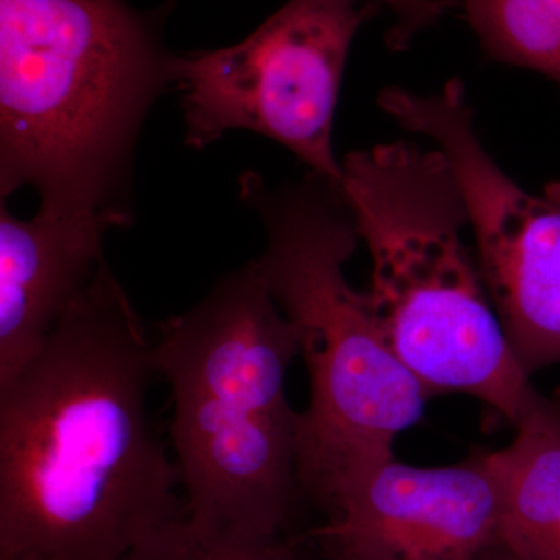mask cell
Returning <instances> with one entry per match:
<instances>
[{"mask_svg": "<svg viewBox=\"0 0 560 560\" xmlns=\"http://www.w3.org/2000/svg\"><path fill=\"white\" fill-rule=\"evenodd\" d=\"M375 7L389 11L393 24L385 33L386 46L390 50L408 49L419 33L429 31L438 24L442 14L453 7L460 5V0H366Z\"/></svg>", "mask_w": 560, "mask_h": 560, "instance_id": "4fadbf2b", "label": "cell"}, {"mask_svg": "<svg viewBox=\"0 0 560 560\" xmlns=\"http://www.w3.org/2000/svg\"><path fill=\"white\" fill-rule=\"evenodd\" d=\"M359 2L289 0L242 43L176 57L187 145L201 150L226 131L248 130L341 184L338 92L352 40L377 9Z\"/></svg>", "mask_w": 560, "mask_h": 560, "instance_id": "8992f818", "label": "cell"}, {"mask_svg": "<svg viewBox=\"0 0 560 560\" xmlns=\"http://www.w3.org/2000/svg\"><path fill=\"white\" fill-rule=\"evenodd\" d=\"M120 560H324L307 533L265 537L195 525L186 515L139 541Z\"/></svg>", "mask_w": 560, "mask_h": 560, "instance_id": "7c38bea8", "label": "cell"}, {"mask_svg": "<svg viewBox=\"0 0 560 560\" xmlns=\"http://www.w3.org/2000/svg\"><path fill=\"white\" fill-rule=\"evenodd\" d=\"M241 197L264 221L257 261L300 334L311 401L298 427V477L324 508L346 482L394 458L397 434L422 418L430 396L389 348L368 293L346 279L360 234L341 184L311 172L271 189L245 173Z\"/></svg>", "mask_w": 560, "mask_h": 560, "instance_id": "277c9868", "label": "cell"}, {"mask_svg": "<svg viewBox=\"0 0 560 560\" xmlns=\"http://www.w3.org/2000/svg\"><path fill=\"white\" fill-rule=\"evenodd\" d=\"M151 374L153 342L105 261L0 385V560H120L186 515Z\"/></svg>", "mask_w": 560, "mask_h": 560, "instance_id": "6da1fadb", "label": "cell"}, {"mask_svg": "<svg viewBox=\"0 0 560 560\" xmlns=\"http://www.w3.org/2000/svg\"><path fill=\"white\" fill-rule=\"evenodd\" d=\"M394 119L447 158L486 290L523 370L530 375L560 363V180L530 195L501 171L482 145L459 79L433 94L405 92Z\"/></svg>", "mask_w": 560, "mask_h": 560, "instance_id": "52a82bcc", "label": "cell"}, {"mask_svg": "<svg viewBox=\"0 0 560 560\" xmlns=\"http://www.w3.org/2000/svg\"><path fill=\"white\" fill-rule=\"evenodd\" d=\"M130 223L40 212L20 220L0 200V385L38 352L105 264L106 232Z\"/></svg>", "mask_w": 560, "mask_h": 560, "instance_id": "9c48e42d", "label": "cell"}, {"mask_svg": "<svg viewBox=\"0 0 560 560\" xmlns=\"http://www.w3.org/2000/svg\"><path fill=\"white\" fill-rule=\"evenodd\" d=\"M301 357L259 261L219 280L183 315L158 324L153 364L172 388V444L186 517L212 529L294 534L301 412L287 372Z\"/></svg>", "mask_w": 560, "mask_h": 560, "instance_id": "3957f363", "label": "cell"}, {"mask_svg": "<svg viewBox=\"0 0 560 560\" xmlns=\"http://www.w3.org/2000/svg\"><path fill=\"white\" fill-rule=\"evenodd\" d=\"M499 486L501 541L518 559L547 560L560 534V407L545 399L501 451L486 452Z\"/></svg>", "mask_w": 560, "mask_h": 560, "instance_id": "30bf717a", "label": "cell"}, {"mask_svg": "<svg viewBox=\"0 0 560 560\" xmlns=\"http://www.w3.org/2000/svg\"><path fill=\"white\" fill-rule=\"evenodd\" d=\"M175 61L124 0H0V198L131 220L132 151Z\"/></svg>", "mask_w": 560, "mask_h": 560, "instance_id": "7a4b0ae2", "label": "cell"}, {"mask_svg": "<svg viewBox=\"0 0 560 560\" xmlns=\"http://www.w3.org/2000/svg\"><path fill=\"white\" fill-rule=\"evenodd\" d=\"M341 189L372 260L389 348L429 396L477 397L515 427L540 407L464 242L466 202L447 158L412 142L352 151Z\"/></svg>", "mask_w": 560, "mask_h": 560, "instance_id": "5b68a950", "label": "cell"}, {"mask_svg": "<svg viewBox=\"0 0 560 560\" xmlns=\"http://www.w3.org/2000/svg\"><path fill=\"white\" fill-rule=\"evenodd\" d=\"M490 60L530 69L560 86V0H460Z\"/></svg>", "mask_w": 560, "mask_h": 560, "instance_id": "8fae6325", "label": "cell"}, {"mask_svg": "<svg viewBox=\"0 0 560 560\" xmlns=\"http://www.w3.org/2000/svg\"><path fill=\"white\" fill-rule=\"evenodd\" d=\"M307 530L324 560H482L501 544L499 486L486 452L447 467L396 458L341 486Z\"/></svg>", "mask_w": 560, "mask_h": 560, "instance_id": "ba28073f", "label": "cell"}, {"mask_svg": "<svg viewBox=\"0 0 560 560\" xmlns=\"http://www.w3.org/2000/svg\"><path fill=\"white\" fill-rule=\"evenodd\" d=\"M482 560H522L518 559L517 556L514 555L510 550V548L506 547V545L501 541L500 545H497L495 548H493L492 551L489 552L488 556H486Z\"/></svg>", "mask_w": 560, "mask_h": 560, "instance_id": "5bb4252c", "label": "cell"}]
</instances>
